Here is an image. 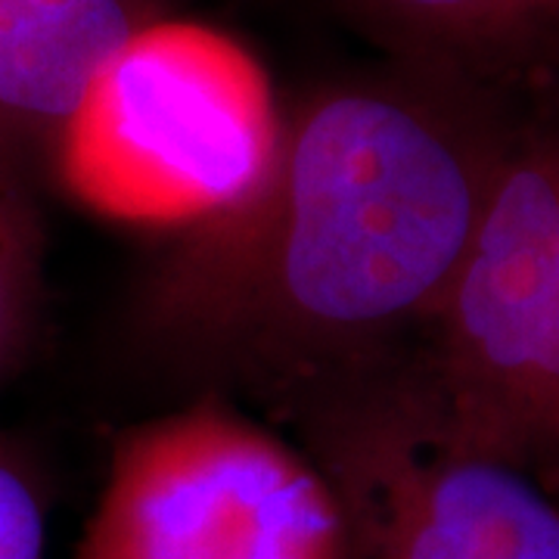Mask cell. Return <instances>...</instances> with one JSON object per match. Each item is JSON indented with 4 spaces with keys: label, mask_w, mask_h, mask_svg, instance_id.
<instances>
[{
    "label": "cell",
    "mask_w": 559,
    "mask_h": 559,
    "mask_svg": "<svg viewBox=\"0 0 559 559\" xmlns=\"http://www.w3.org/2000/svg\"><path fill=\"white\" fill-rule=\"evenodd\" d=\"M389 373L441 439L559 491V91L528 100L436 318Z\"/></svg>",
    "instance_id": "obj_2"
},
{
    "label": "cell",
    "mask_w": 559,
    "mask_h": 559,
    "mask_svg": "<svg viewBox=\"0 0 559 559\" xmlns=\"http://www.w3.org/2000/svg\"><path fill=\"white\" fill-rule=\"evenodd\" d=\"M44 237L7 124H0V377L22 352L40 296Z\"/></svg>",
    "instance_id": "obj_8"
},
{
    "label": "cell",
    "mask_w": 559,
    "mask_h": 559,
    "mask_svg": "<svg viewBox=\"0 0 559 559\" xmlns=\"http://www.w3.org/2000/svg\"><path fill=\"white\" fill-rule=\"evenodd\" d=\"M44 510L20 466L0 454V559H44Z\"/></svg>",
    "instance_id": "obj_9"
},
{
    "label": "cell",
    "mask_w": 559,
    "mask_h": 559,
    "mask_svg": "<svg viewBox=\"0 0 559 559\" xmlns=\"http://www.w3.org/2000/svg\"><path fill=\"white\" fill-rule=\"evenodd\" d=\"M75 559H352V544L318 460L205 395L116 441Z\"/></svg>",
    "instance_id": "obj_4"
},
{
    "label": "cell",
    "mask_w": 559,
    "mask_h": 559,
    "mask_svg": "<svg viewBox=\"0 0 559 559\" xmlns=\"http://www.w3.org/2000/svg\"><path fill=\"white\" fill-rule=\"evenodd\" d=\"M326 473L352 559H559V491L432 432L389 373L286 419Z\"/></svg>",
    "instance_id": "obj_5"
},
{
    "label": "cell",
    "mask_w": 559,
    "mask_h": 559,
    "mask_svg": "<svg viewBox=\"0 0 559 559\" xmlns=\"http://www.w3.org/2000/svg\"><path fill=\"white\" fill-rule=\"evenodd\" d=\"M168 0H0V124L50 138Z\"/></svg>",
    "instance_id": "obj_7"
},
{
    "label": "cell",
    "mask_w": 559,
    "mask_h": 559,
    "mask_svg": "<svg viewBox=\"0 0 559 559\" xmlns=\"http://www.w3.org/2000/svg\"><path fill=\"white\" fill-rule=\"evenodd\" d=\"M532 97L389 60L283 109L252 197L178 234L138 340L277 417L395 370L476 237Z\"/></svg>",
    "instance_id": "obj_1"
},
{
    "label": "cell",
    "mask_w": 559,
    "mask_h": 559,
    "mask_svg": "<svg viewBox=\"0 0 559 559\" xmlns=\"http://www.w3.org/2000/svg\"><path fill=\"white\" fill-rule=\"evenodd\" d=\"M389 60L507 94L559 91V0H340Z\"/></svg>",
    "instance_id": "obj_6"
},
{
    "label": "cell",
    "mask_w": 559,
    "mask_h": 559,
    "mask_svg": "<svg viewBox=\"0 0 559 559\" xmlns=\"http://www.w3.org/2000/svg\"><path fill=\"white\" fill-rule=\"evenodd\" d=\"M280 134L259 60L209 25L162 16L103 66L53 140L62 183L87 209L183 234L255 193Z\"/></svg>",
    "instance_id": "obj_3"
}]
</instances>
